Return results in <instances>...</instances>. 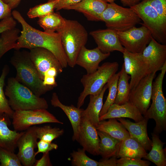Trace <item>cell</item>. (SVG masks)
Here are the masks:
<instances>
[{"label":"cell","instance_id":"6da1fadb","mask_svg":"<svg viewBox=\"0 0 166 166\" xmlns=\"http://www.w3.org/2000/svg\"><path fill=\"white\" fill-rule=\"evenodd\" d=\"M13 18L21 25L22 31L19 36L14 49L30 50L39 47L45 49L52 52L60 62L63 68L68 66L67 57L63 47L59 33L42 31L32 27L25 20L18 11L12 12Z\"/></svg>","mask_w":166,"mask_h":166},{"label":"cell","instance_id":"7a4b0ae2","mask_svg":"<svg viewBox=\"0 0 166 166\" xmlns=\"http://www.w3.org/2000/svg\"><path fill=\"white\" fill-rule=\"evenodd\" d=\"M10 61L16 70V79L37 96L40 97L54 87L44 85L30 58L29 52L16 50Z\"/></svg>","mask_w":166,"mask_h":166},{"label":"cell","instance_id":"3957f363","mask_svg":"<svg viewBox=\"0 0 166 166\" xmlns=\"http://www.w3.org/2000/svg\"><path fill=\"white\" fill-rule=\"evenodd\" d=\"M5 94L9 98V104L14 111L47 109L48 107L45 98L36 95L15 77L8 78Z\"/></svg>","mask_w":166,"mask_h":166},{"label":"cell","instance_id":"277c9868","mask_svg":"<svg viewBox=\"0 0 166 166\" xmlns=\"http://www.w3.org/2000/svg\"><path fill=\"white\" fill-rule=\"evenodd\" d=\"M57 32L60 35L68 66L73 68L76 65V60L81 49L87 43V32L77 21L66 19L64 26Z\"/></svg>","mask_w":166,"mask_h":166},{"label":"cell","instance_id":"5b68a950","mask_svg":"<svg viewBox=\"0 0 166 166\" xmlns=\"http://www.w3.org/2000/svg\"><path fill=\"white\" fill-rule=\"evenodd\" d=\"M119 64L117 62H106L99 66L93 73L83 75L81 82L84 89L78 98L77 107L81 108L88 95L98 94L116 73Z\"/></svg>","mask_w":166,"mask_h":166},{"label":"cell","instance_id":"8992f818","mask_svg":"<svg viewBox=\"0 0 166 166\" xmlns=\"http://www.w3.org/2000/svg\"><path fill=\"white\" fill-rule=\"evenodd\" d=\"M166 72V62L152 84V103L144 117L153 119L156 123L154 132L158 134L166 130V99L162 88L163 80Z\"/></svg>","mask_w":166,"mask_h":166},{"label":"cell","instance_id":"52a82bcc","mask_svg":"<svg viewBox=\"0 0 166 166\" xmlns=\"http://www.w3.org/2000/svg\"><path fill=\"white\" fill-rule=\"evenodd\" d=\"M101 21L108 28L122 32L140 23L141 20L130 8L122 7L114 2L108 4L101 15Z\"/></svg>","mask_w":166,"mask_h":166},{"label":"cell","instance_id":"ba28073f","mask_svg":"<svg viewBox=\"0 0 166 166\" xmlns=\"http://www.w3.org/2000/svg\"><path fill=\"white\" fill-rule=\"evenodd\" d=\"M138 15L143 24L151 31L152 37L162 44L166 43V25L156 11L145 0L130 7Z\"/></svg>","mask_w":166,"mask_h":166},{"label":"cell","instance_id":"9c48e42d","mask_svg":"<svg viewBox=\"0 0 166 166\" xmlns=\"http://www.w3.org/2000/svg\"><path fill=\"white\" fill-rule=\"evenodd\" d=\"M12 118L13 127L17 131L25 130L31 126L46 123L63 124L45 109L14 111Z\"/></svg>","mask_w":166,"mask_h":166},{"label":"cell","instance_id":"30bf717a","mask_svg":"<svg viewBox=\"0 0 166 166\" xmlns=\"http://www.w3.org/2000/svg\"><path fill=\"white\" fill-rule=\"evenodd\" d=\"M141 24L139 27L134 26L125 31L117 32L121 45L131 53H142L152 37L150 30Z\"/></svg>","mask_w":166,"mask_h":166},{"label":"cell","instance_id":"8fae6325","mask_svg":"<svg viewBox=\"0 0 166 166\" xmlns=\"http://www.w3.org/2000/svg\"><path fill=\"white\" fill-rule=\"evenodd\" d=\"M156 73H149L144 77L131 90L128 101L144 116L149 108L151 100L152 84Z\"/></svg>","mask_w":166,"mask_h":166},{"label":"cell","instance_id":"7c38bea8","mask_svg":"<svg viewBox=\"0 0 166 166\" xmlns=\"http://www.w3.org/2000/svg\"><path fill=\"white\" fill-rule=\"evenodd\" d=\"M123 54L125 71L130 76L129 84L131 90L149 74L148 66L143 58L142 53H131L125 49Z\"/></svg>","mask_w":166,"mask_h":166},{"label":"cell","instance_id":"4fadbf2b","mask_svg":"<svg viewBox=\"0 0 166 166\" xmlns=\"http://www.w3.org/2000/svg\"><path fill=\"white\" fill-rule=\"evenodd\" d=\"M36 125L30 127L19 138L17 143V154L22 164L24 166H33L36 160L34 148L37 147L38 139Z\"/></svg>","mask_w":166,"mask_h":166},{"label":"cell","instance_id":"5bb4252c","mask_svg":"<svg viewBox=\"0 0 166 166\" xmlns=\"http://www.w3.org/2000/svg\"><path fill=\"white\" fill-rule=\"evenodd\" d=\"M30 58L43 81L46 72L54 67L58 74L61 73L63 68L55 55L49 50L42 48H36L30 49Z\"/></svg>","mask_w":166,"mask_h":166},{"label":"cell","instance_id":"9a60e30c","mask_svg":"<svg viewBox=\"0 0 166 166\" xmlns=\"http://www.w3.org/2000/svg\"><path fill=\"white\" fill-rule=\"evenodd\" d=\"M100 141L96 127L87 117L82 114L77 142L85 151L97 156L99 155Z\"/></svg>","mask_w":166,"mask_h":166},{"label":"cell","instance_id":"2e32d148","mask_svg":"<svg viewBox=\"0 0 166 166\" xmlns=\"http://www.w3.org/2000/svg\"><path fill=\"white\" fill-rule=\"evenodd\" d=\"M142 55L148 65L149 73H156L161 71L166 62V45L160 43L152 37Z\"/></svg>","mask_w":166,"mask_h":166},{"label":"cell","instance_id":"e0dca14e","mask_svg":"<svg viewBox=\"0 0 166 166\" xmlns=\"http://www.w3.org/2000/svg\"><path fill=\"white\" fill-rule=\"evenodd\" d=\"M97 45V47L104 53L115 51L123 53L125 48L121 44L117 31L109 28L99 29L90 32Z\"/></svg>","mask_w":166,"mask_h":166},{"label":"cell","instance_id":"ac0fdd59","mask_svg":"<svg viewBox=\"0 0 166 166\" xmlns=\"http://www.w3.org/2000/svg\"><path fill=\"white\" fill-rule=\"evenodd\" d=\"M110 54V53L102 52L97 47L90 49L84 46L77 56L76 64L83 68L87 73H91L95 71L99 67L100 63Z\"/></svg>","mask_w":166,"mask_h":166},{"label":"cell","instance_id":"d6986e66","mask_svg":"<svg viewBox=\"0 0 166 166\" xmlns=\"http://www.w3.org/2000/svg\"><path fill=\"white\" fill-rule=\"evenodd\" d=\"M108 4L103 0H82L65 9L74 10L81 13L89 21H101V15Z\"/></svg>","mask_w":166,"mask_h":166},{"label":"cell","instance_id":"ffe728a7","mask_svg":"<svg viewBox=\"0 0 166 166\" xmlns=\"http://www.w3.org/2000/svg\"><path fill=\"white\" fill-rule=\"evenodd\" d=\"M117 119L121 123L130 134V137L138 141L146 151H150L152 147V141L149 138L147 131L148 120L144 117L142 121L134 123L122 118Z\"/></svg>","mask_w":166,"mask_h":166},{"label":"cell","instance_id":"44dd1931","mask_svg":"<svg viewBox=\"0 0 166 166\" xmlns=\"http://www.w3.org/2000/svg\"><path fill=\"white\" fill-rule=\"evenodd\" d=\"M120 118H128L137 122L143 120L144 117L138 109L128 101L121 105L114 103L110 106L106 113L99 117V120Z\"/></svg>","mask_w":166,"mask_h":166},{"label":"cell","instance_id":"7402d4cb","mask_svg":"<svg viewBox=\"0 0 166 166\" xmlns=\"http://www.w3.org/2000/svg\"><path fill=\"white\" fill-rule=\"evenodd\" d=\"M50 102L53 106L60 108L66 115L73 129L72 140L78 141L81 119L84 109L76 107L73 105L68 106L64 105L60 101L57 94L54 92L52 94Z\"/></svg>","mask_w":166,"mask_h":166},{"label":"cell","instance_id":"603a6c76","mask_svg":"<svg viewBox=\"0 0 166 166\" xmlns=\"http://www.w3.org/2000/svg\"><path fill=\"white\" fill-rule=\"evenodd\" d=\"M9 117L5 115L0 117V148L14 152L18 140L25 132L10 129Z\"/></svg>","mask_w":166,"mask_h":166},{"label":"cell","instance_id":"cb8c5ba5","mask_svg":"<svg viewBox=\"0 0 166 166\" xmlns=\"http://www.w3.org/2000/svg\"><path fill=\"white\" fill-rule=\"evenodd\" d=\"M83 148H79L71 153L72 165L75 166H117L116 156L97 161L88 157Z\"/></svg>","mask_w":166,"mask_h":166},{"label":"cell","instance_id":"d4e9b609","mask_svg":"<svg viewBox=\"0 0 166 166\" xmlns=\"http://www.w3.org/2000/svg\"><path fill=\"white\" fill-rule=\"evenodd\" d=\"M147 154L143 146L134 138L129 137L121 141L116 156L141 159Z\"/></svg>","mask_w":166,"mask_h":166},{"label":"cell","instance_id":"484cf974","mask_svg":"<svg viewBox=\"0 0 166 166\" xmlns=\"http://www.w3.org/2000/svg\"><path fill=\"white\" fill-rule=\"evenodd\" d=\"M108 89L107 84L101 91L96 95H89V102L82 114L87 117L96 128L99 122L100 114L103 106V99L104 93Z\"/></svg>","mask_w":166,"mask_h":166},{"label":"cell","instance_id":"4316f807","mask_svg":"<svg viewBox=\"0 0 166 166\" xmlns=\"http://www.w3.org/2000/svg\"><path fill=\"white\" fill-rule=\"evenodd\" d=\"M100 139L99 155L103 159H109L117 155L122 140L115 138L108 133L97 130Z\"/></svg>","mask_w":166,"mask_h":166},{"label":"cell","instance_id":"83f0119b","mask_svg":"<svg viewBox=\"0 0 166 166\" xmlns=\"http://www.w3.org/2000/svg\"><path fill=\"white\" fill-rule=\"evenodd\" d=\"M96 128L97 130L105 132L120 140L130 136L128 131L116 118L109 119L108 121H100Z\"/></svg>","mask_w":166,"mask_h":166},{"label":"cell","instance_id":"f1b7e54d","mask_svg":"<svg viewBox=\"0 0 166 166\" xmlns=\"http://www.w3.org/2000/svg\"><path fill=\"white\" fill-rule=\"evenodd\" d=\"M151 135L152 140L151 148L144 158L152 162L157 166H165V150L163 148L165 143L160 140L157 134L153 132Z\"/></svg>","mask_w":166,"mask_h":166},{"label":"cell","instance_id":"f546056e","mask_svg":"<svg viewBox=\"0 0 166 166\" xmlns=\"http://www.w3.org/2000/svg\"><path fill=\"white\" fill-rule=\"evenodd\" d=\"M120 72L117 94L114 103L121 105L128 101L131 89L128 82L130 76L125 72L123 63Z\"/></svg>","mask_w":166,"mask_h":166},{"label":"cell","instance_id":"4dcf8cb0","mask_svg":"<svg viewBox=\"0 0 166 166\" xmlns=\"http://www.w3.org/2000/svg\"><path fill=\"white\" fill-rule=\"evenodd\" d=\"M66 19L59 12H53L39 18L38 23L46 32H57L65 25Z\"/></svg>","mask_w":166,"mask_h":166},{"label":"cell","instance_id":"1f68e13d","mask_svg":"<svg viewBox=\"0 0 166 166\" xmlns=\"http://www.w3.org/2000/svg\"><path fill=\"white\" fill-rule=\"evenodd\" d=\"M20 31L14 28L6 30L0 37V60L3 56L10 50L14 49Z\"/></svg>","mask_w":166,"mask_h":166},{"label":"cell","instance_id":"d6a6232c","mask_svg":"<svg viewBox=\"0 0 166 166\" xmlns=\"http://www.w3.org/2000/svg\"><path fill=\"white\" fill-rule=\"evenodd\" d=\"M9 71V67L4 66L0 77V117L6 115L12 118L14 111L10 106L3 90L5 78Z\"/></svg>","mask_w":166,"mask_h":166},{"label":"cell","instance_id":"836d02e7","mask_svg":"<svg viewBox=\"0 0 166 166\" xmlns=\"http://www.w3.org/2000/svg\"><path fill=\"white\" fill-rule=\"evenodd\" d=\"M120 74V71L116 73L106 84L109 89L108 94L100 113V117L106 113L110 106L115 103Z\"/></svg>","mask_w":166,"mask_h":166},{"label":"cell","instance_id":"e575fe53","mask_svg":"<svg viewBox=\"0 0 166 166\" xmlns=\"http://www.w3.org/2000/svg\"><path fill=\"white\" fill-rule=\"evenodd\" d=\"M36 132L38 139L51 142L54 140L62 135L64 131L62 129L45 125L42 127L36 126Z\"/></svg>","mask_w":166,"mask_h":166},{"label":"cell","instance_id":"d590c367","mask_svg":"<svg viewBox=\"0 0 166 166\" xmlns=\"http://www.w3.org/2000/svg\"><path fill=\"white\" fill-rule=\"evenodd\" d=\"M58 0L40 4L30 8L27 14L29 18H34L45 16L54 12Z\"/></svg>","mask_w":166,"mask_h":166},{"label":"cell","instance_id":"8d00e7d4","mask_svg":"<svg viewBox=\"0 0 166 166\" xmlns=\"http://www.w3.org/2000/svg\"><path fill=\"white\" fill-rule=\"evenodd\" d=\"M0 162L1 166L22 165L17 154L2 148H0Z\"/></svg>","mask_w":166,"mask_h":166},{"label":"cell","instance_id":"74e56055","mask_svg":"<svg viewBox=\"0 0 166 166\" xmlns=\"http://www.w3.org/2000/svg\"><path fill=\"white\" fill-rule=\"evenodd\" d=\"M154 8L166 25V0H145Z\"/></svg>","mask_w":166,"mask_h":166},{"label":"cell","instance_id":"f35d334b","mask_svg":"<svg viewBox=\"0 0 166 166\" xmlns=\"http://www.w3.org/2000/svg\"><path fill=\"white\" fill-rule=\"evenodd\" d=\"M117 166H148L150 164L148 160L141 159L124 157L117 160Z\"/></svg>","mask_w":166,"mask_h":166},{"label":"cell","instance_id":"ab89813d","mask_svg":"<svg viewBox=\"0 0 166 166\" xmlns=\"http://www.w3.org/2000/svg\"><path fill=\"white\" fill-rule=\"evenodd\" d=\"M37 147L38 149L35 152V156L40 153H43L49 152L53 150H56L58 148V145L56 144L45 141L42 140L37 142Z\"/></svg>","mask_w":166,"mask_h":166},{"label":"cell","instance_id":"60d3db41","mask_svg":"<svg viewBox=\"0 0 166 166\" xmlns=\"http://www.w3.org/2000/svg\"><path fill=\"white\" fill-rule=\"evenodd\" d=\"M17 22L12 16L3 19L0 21V34L4 31L15 27Z\"/></svg>","mask_w":166,"mask_h":166},{"label":"cell","instance_id":"b9f144b4","mask_svg":"<svg viewBox=\"0 0 166 166\" xmlns=\"http://www.w3.org/2000/svg\"><path fill=\"white\" fill-rule=\"evenodd\" d=\"M55 0H48L51 1ZM82 0H58L55 7L56 11L61 9H65L67 7L73 5L80 2Z\"/></svg>","mask_w":166,"mask_h":166},{"label":"cell","instance_id":"7bdbcfd3","mask_svg":"<svg viewBox=\"0 0 166 166\" xmlns=\"http://www.w3.org/2000/svg\"><path fill=\"white\" fill-rule=\"evenodd\" d=\"M11 10L2 0H0V20L12 16Z\"/></svg>","mask_w":166,"mask_h":166},{"label":"cell","instance_id":"ee69618b","mask_svg":"<svg viewBox=\"0 0 166 166\" xmlns=\"http://www.w3.org/2000/svg\"><path fill=\"white\" fill-rule=\"evenodd\" d=\"M34 166H52V164L50 161L49 152L43 153L42 158L36 160Z\"/></svg>","mask_w":166,"mask_h":166},{"label":"cell","instance_id":"f6af8a7d","mask_svg":"<svg viewBox=\"0 0 166 166\" xmlns=\"http://www.w3.org/2000/svg\"><path fill=\"white\" fill-rule=\"evenodd\" d=\"M56 77L49 76H44L43 80V83L45 86H53L54 87L57 86L55 80Z\"/></svg>","mask_w":166,"mask_h":166},{"label":"cell","instance_id":"bcb514c9","mask_svg":"<svg viewBox=\"0 0 166 166\" xmlns=\"http://www.w3.org/2000/svg\"><path fill=\"white\" fill-rule=\"evenodd\" d=\"M143 0H120L124 6H128L130 7L134 6Z\"/></svg>","mask_w":166,"mask_h":166},{"label":"cell","instance_id":"7dc6e473","mask_svg":"<svg viewBox=\"0 0 166 166\" xmlns=\"http://www.w3.org/2000/svg\"><path fill=\"white\" fill-rule=\"evenodd\" d=\"M7 4L11 10L17 7L20 3L21 0H2Z\"/></svg>","mask_w":166,"mask_h":166},{"label":"cell","instance_id":"c3c4849f","mask_svg":"<svg viewBox=\"0 0 166 166\" xmlns=\"http://www.w3.org/2000/svg\"><path fill=\"white\" fill-rule=\"evenodd\" d=\"M104 1L107 2H108L109 3H112L114 2L115 0H103Z\"/></svg>","mask_w":166,"mask_h":166}]
</instances>
